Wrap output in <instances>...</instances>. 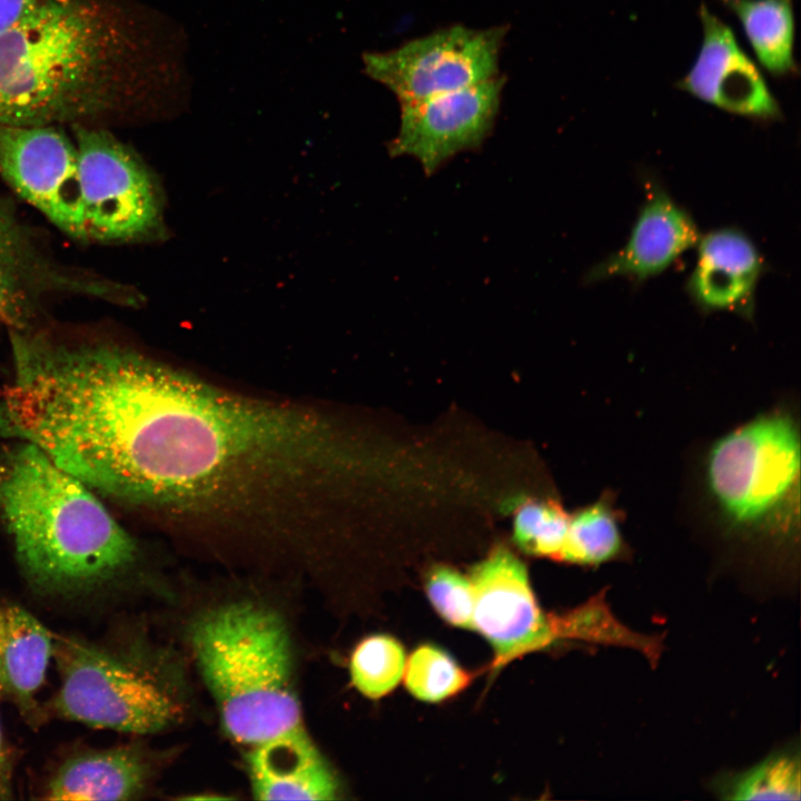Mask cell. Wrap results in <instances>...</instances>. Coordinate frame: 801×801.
Masks as SVG:
<instances>
[{
  "label": "cell",
  "mask_w": 801,
  "mask_h": 801,
  "mask_svg": "<svg viewBox=\"0 0 801 801\" xmlns=\"http://www.w3.org/2000/svg\"><path fill=\"white\" fill-rule=\"evenodd\" d=\"M613 498L604 494L570 515L558 560L580 565H599L621 557L625 544Z\"/></svg>",
  "instance_id": "20"
},
{
  "label": "cell",
  "mask_w": 801,
  "mask_h": 801,
  "mask_svg": "<svg viewBox=\"0 0 801 801\" xmlns=\"http://www.w3.org/2000/svg\"><path fill=\"white\" fill-rule=\"evenodd\" d=\"M427 596L436 612L449 624L474 629V593L471 580L456 570L436 566L426 580Z\"/></svg>",
  "instance_id": "25"
},
{
  "label": "cell",
  "mask_w": 801,
  "mask_h": 801,
  "mask_svg": "<svg viewBox=\"0 0 801 801\" xmlns=\"http://www.w3.org/2000/svg\"><path fill=\"white\" fill-rule=\"evenodd\" d=\"M60 674L55 709L90 726L154 733L178 721L182 709L169 688L146 665L76 637L53 642Z\"/></svg>",
  "instance_id": "6"
},
{
  "label": "cell",
  "mask_w": 801,
  "mask_h": 801,
  "mask_svg": "<svg viewBox=\"0 0 801 801\" xmlns=\"http://www.w3.org/2000/svg\"><path fill=\"white\" fill-rule=\"evenodd\" d=\"M568 522L570 515L554 501L525 502L515 512L514 540L527 553L558 560Z\"/></svg>",
  "instance_id": "24"
},
{
  "label": "cell",
  "mask_w": 801,
  "mask_h": 801,
  "mask_svg": "<svg viewBox=\"0 0 801 801\" xmlns=\"http://www.w3.org/2000/svg\"><path fill=\"white\" fill-rule=\"evenodd\" d=\"M474 630L491 643L495 668L563 639L561 616H546L532 591L525 565L498 546L471 575Z\"/></svg>",
  "instance_id": "10"
},
{
  "label": "cell",
  "mask_w": 801,
  "mask_h": 801,
  "mask_svg": "<svg viewBox=\"0 0 801 801\" xmlns=\"http://www.w3.org/2000/svg\"><path fill=\"white\" fill-rule=\"evenodd\" d=\"M406 689L416 699L441 702L461 692L471 675L444 650L423 644L409 655L404 669Z\"/></svg>",
  "instance_id": "23"
},
{
  "label": "cell",
  "mask_w": 801,
  "mask_h": 801,
  "mask_svg": "<svg viewBox=\"0 0 801 801\" xmlns=\"http://www.w3.org/2000/svg\"><path fill=\"white\" fill-rule=\"evenodd\" d=\"M506 27L452 26L395 49L364 55L365 72L399 103L415 102L498 76Z\"/></svg>",
  "instance_id": "8"
},
{
  "label": "cell",
  "mask_w": 801,
  "mask_h": 801,
  "mask_svg": "<svg viewBox=\"0 0 801 801\" xmlns=\"http://www.w3.org/2000/svg\"><path fill=\"white\" fill-rule=\"evenodd\" d=\"M741 22L761 66L772 76L797 70L792 0H719Z\"/></svg>",
  "instance_id": "19"
},
{
  "label": "cell",
  "mask_w": 801,
  "mask_h": 801,
  "mask_svg": "<svg viewBox=\"0 0 801 801\" xmlns=\"http://www.w3.org/2000/svg\"><path fill=\"white\" fill-rule=\"evenodd\" d=\"M685 291L702 314L728 312L753 319L758 284L765 273L763 256L736 227L701 235Z\"/></svg>",
  "instance_id": "15"
},
{
  "label": "cell",
  "mask_w": 801,
  "mask_h": 801,
  "mask_svg": "<svg viewBox=\"0 0 801 801\" xmlns=\"http://www.w3.org/2000/svg\"><path fill=\"white\" fill-rule=\"evenodd\" d=\"M41 0H0V33L10 28Z\"/></svg>",
  "instance_id": "26"
},
{
  "label": "cell",
  "mask_w": 801,
  "mask_h": 801,
  "mask_svg": "<svg viewBox=\"0 0 801 801\" xmlns=\"http://www.w3.org/2000/svg\"><path fill=\"white\" fill-rule=\"evenodd\" d=\"M134 19L110 0H41L0 33V123L87 125L144 98Z\"/></svg>",
  "instance_id": "2"
},
{
  "label": "cell",
  "mask_w": 801,
  "mask_h": 801,
  "mask_svg": "<svg viewBox=\"0 0 801 801\" xmlns=\"http://www.w3.org/2000/svg\"><path fill=\"white\" fill-rule=\"evenodd\" d=\"M0 516L20 565L43 591L93 590L137 556L131 536L91 488L30 443L0 459Z\"/></svg>",
  "instance_id": "3"
},
{
  "label": "cell",
  "mask_w": 801,
  "mask_h": 801,
  "mask_svg": "<svg viewBox=\"0 0 801 801\" xmlns=\"http://www.w3.org/2000/svg\"><path fill=\"white\" fill-rule=\"evenodd\" d=\"M53 652L46 627L26 610L0 604V699L29 708Z\"/></svg>",
  "instance_id": "18"
},
{
  "label": "cell",
  "mask_w": 801,
  "mask_h": 801,
  "mask_svg": "<svg viewBox=\"0 0 801 801\" xmlns=\"http://www.w3.org/2000/svg\"><path fill=\"white\" fill-rule=\"evenodd\" d=\"M0 175L58 229L87 240L77 149L60 126L0 123Z\"/></svg>",
  "instance_id": "9"
},
{
  "label": "cell",
  "mask_w": 801,
  "mask_h": 801,
  "mask_svg": "<svg viewBox=\"0 0 801 801\" xmlns=\"http://www.w3.org/2000/svg\"><path fill=\"white\" fill-rule=\"evenodd\" d=\"M258 800H333L338 785L301 725L254 745L247 755Z\"/></svg>",
  "instance_id": "16"
},
{
  "label": "cell",
  "mask_w": 801,
  "mask_h": 801,
  "mask_svg": "<svg viewBox=\"0 0 801 801\" xmlns=\"http://www.w3.org/2000/svg\"><path fill=\"white\" fill-rule=\"evenodd\" d=\"M72 129L87 240L127 243L158 233L160 196L141 160L103 129Z\"/></svg>",
  "instance_id": "7"
},
{
  "label": "cell",
  "mask_w": 801,
  "mask_h": 801,
  "mask_svg": "<svg viewBox=\"0 0 801 801\" xmlns=\"http://www.w3.org/2000/svg\"><path fill=\"white\" fill-rule=\"evenodd\" d=\"M190 640L234 740L255 745L301 725L289 636L276 612L251 602L225 604L196 620Z\"/></svg>",
  "instance_id": "4"
},
{
  "label": "cell",
  "mask_w": 801,
  "mask_h": 801,
  "mask_svg": "<svg viewBox=\"0 0 801 801\" xmlns=\"http://www.w3.org/2000/svg\"><path fill=\"white\" fill-rule=\"evenodd\" d=\"M800 774L799 753L787 750L767 756L743 772L722 777L714 785L722 799L799 800Z\"/></svg>",
  "instance_id": "21"
},
{
  "label": "cell",
  "mask_w": 801,
  "mask_h": 801,
  "mask_svg": "<svg viewBox=\"0 0 801 801\" xmlns=\"http://www.w3.org/2000/svg\"><path fill=\"white\" fill-rule=\"evenodd\" d=\"M12 794V758L0 726V800Z\"/></svg>",
  "instance_id": "27"
},
{
  "label": "cell",
  "mask_w": 801,
  "mask_h": 801,
  "mask_svg": "<svg viewBox=\"0 0 801 801\" xmlns=\"http://www.w3.org/2000/svg\"><path fill=\"white\" fill-rule=\"evenodd\" d=\"M703 38L698 57L676 88L726 112L769 122L782 111L759 68L739 44L733 30L702 2Z\"/></svg>",
  "instance_id": "12"
},
{
  "label": "cell",
  "mask_w": 801,
  "mask_h": 801,
  "mask_svg": "<svg viewBox=\"0 0 801 801\" xmlns=\"http://www.w3.org/2000/svg\"><path fill=\"white\" fill-rule=\"evenodd\" d=\"M99 281L76 279L38 247L8 202L0 199V327L28 330L56 293L109 294Z\"/></svg>",
  "instance_id": "13"
},
{
  "label": "cell",
  "mask_w": 801,
  "mask_h": 801,
  "mask_svg": "<svg viewBox=\"0 0 801 801\" xmlns=\"http://www.w3.org/2000/svg\"><path fill=\"white\" fill-rule=\"evenodd\" d=\"M73 472L125 503L249 525H299L347 463L312 411L235 395L107 345L62 413Z\"/></svg>",
  "instance_id": "1"
},
{
  "label": "cell",
  "mask_w": 801,
  "mask_h": 801,
  "mask_svg": "<svg viewBox=\"0 0 801 801\" xmlns=\"http://www.w3.org/2000/svg\"><path fill=\"white\" fill-rule=\"evenodd\" d=\"M405 651L393 636L375 634L355 647L349 663L354 686L365 696L379 699L396 688L404 674Z\"/></svg>",
  "instance_id": "22"
},
{
  "label": "cell",
  "mask_w": 801,
  "mask_h": 801,
  "mask_svg": "<svg viewBox=\"0 0 801 801\" xmlns=\"http://www.w3.org/2000/svg\"><path fill=\"white\" fill-rule=\"evenodd\" d=\"M148 765L132 748L91 750L67 759L48 781L47 800H127L142 791Z\"/></svg>",
  "instance_id": "17"
},
{
  "label": "cell",
  "mask_w": 801,
  "mask_h": 801,
  "mask_svg": "<svg viewBox=\"0 0 801 801\" xmlns=\"http://www.w3.org/2000/svg\"><path fill=\"white\" fill-rule=\"evenodd\" d=\"M645 187L646 196L626 243L593 266L585 283L620 277L640 285L695 248L701 234L691 212L659 182L647 178Z\"/></svg>",
  "instance_id": "14"
},
{
  "label": "cell",
  "mask_w": 801,
  "mask_h": 801,
  "mask_svg": "<svg viewBox=\"0 0 801 801\" xmlns=\"http://www.w3.org/2000/svg\"><path fill=\"white\" fill-rule=\"evenodd\" d=\"M800 433L789 413L763 414L719 438L705 481L723 522L739 534L790 537L799 527Z\"/></svg>",
  "instance_id": "5"
},
{
  "label": "cell",
  "mask_w": 801,
  "mask_h": 801,
  "mask_svg": "<svg viewBox=\"0 0 801 801\" xmlns=\"http://www.w3.org/2000/svg\"><path fill=\"white\" fill-rule=\"evenodd\" d=\"M504 79L498 76L428 99L400 103L392 156L416 158L426 174L459 151L478 147L498 112Z\"/></svg>",
  "instance_id": "11"
}]
</instances>
